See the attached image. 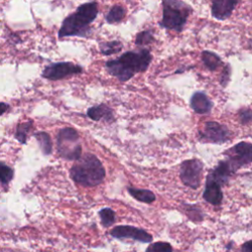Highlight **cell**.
<instances>
[{"label": "cell", "mask_w": 252, "mask_h": 252, "mask_svg": "<svg viewBox=\"0 0 252 252\" xmlns=\"http://www.w3.org/2000/svg\"><path fill=\"white\" fill-rule=\"evenodd\" d=\"M152 61V55L148 49H141L139 51H128L123 53L120 57L108 60L105 67L108 73L121 82L130 80L134 74L144 72L148 69Z\"/></svg>", "instance_id": "cell-1"}, {"label": "cell", "mask_w": 252, "mask_h": 252, "mask_svg": "<svg viewBox=\"0 0 252 252\" xmlns=\"http://www.w3.org/2000/svg\"><path fill=\"white\" fill-rule=\"evenodd\" d=\"M98 13L97 4L95 2L85 3L78 7L74 14L69 15L62 22L58 32V37L65 36H81L86 37L90 32V24L96 18Z\"/></svg>", "instance_id": "cell-2"}, {"label": "cell", "mask_w": 252, "mask_h": 252, "mask_svg": "<svg viewBox=\"0 0 252 252\" xmlns=\"http://www.w3.org/2000/svg\"><path fill=\"white\" fill-rule=\"evenodd\" d=\"M71 178L87 187L99 185L105 177V169L100 160L93 154L81 156L70 169Z\"/></svg>", "instance_id": "cell-3"}, {"label": "cell", "mask_w": 252, "mask_h": 252, "mask_svg": "<svg viewBox=\"0 0 252 252\" xmlns=\"http://www.w3.org/2000/svg\"><path fill=\"white\" fill-rule=\"evenodd\" d=\"M192 12L189 5L180 0H162V20L159 26L166 30L181 32Z\"/></svg>", "instance_id": "cell-4"}, {"label": "cell", "mask_w": 252, "mask_h": 252, "mask_svg": "<svg viewBox=\"0 0 252 252\" xmlns=\"http://www.w3.org/2000/svg\"><path fill=\"white\" fill-rule=\"evenodd\" d=\"M79 134L74 128H63L57 135V150L59 155L67 160H77L82 156V146Z\"/></svg>", "instance_id": "cell-5"}, {"label": "cell", "mask_w": 252, "mask_h": 252, "mask_svg": "<svg viewBox=\"0 0 252 252\" xmlns=\"http://www.w3.org/2000/svg\"><path fill=\"white\" fill-rule=\"evenodd\" d=\"M225 161L235 172L240 167L246 166L252 161V146L247 142H240L224 152Z\"/></svg>", "instance_id": "cell-6"}, {"label": "cell", "mask_w": 252, "mask_h": 252, "mask_svg": "<svg viewBox=\"0 0 252 252\" xmlns=\"http://www.w3.org/2000/svg\"><path fill=\"white\" fill-rule=\"evenodd\" d=\"M204 164L199 159H187L180 165L179 176L182 183L192 189L200 186Z\"/></svg>", "instance_id": "cell-7"}, {"label": "cell", "mask_w": 252, "mask_h": 252, "mask_svg": "<svg viewBox=\"0 0 252 252\" xmlns=\"http://www.w3.org/2000/svg\"><path fill=\"white\" fill-rule=\"evenodd\" d=\"M228 128L216 121H208L202 130L199 131V140L203 143L222 144L229 140Z\"/></svg>", "instance_id": "cell-8"}, {"label": "cell", "mask_w": 252, "mask_h": 252, "mask_svg": "<svg viewBox=\"0 0 252 252\" xmlns=\"http://www.w3.org/2000/svg\"><path fill=\"white\" fill-rule=\"evenodd\" d=\"M83 68L72 62H57L50 64L42 71V77L48 80L56 81L71 75L82 73Z\"/></svg>", "instance_id": "cell-9"}, {"label": "cell", "mask_w": 252, "mask_h": 252, "mask_svg": "<svg viewBox=\"0 0 252 252\" xmlns=\"http://www.w3.org/2000/svg\"><path fill=\"white\" fill-rule=\"evenodd\" d=\"M110 235L114 238H132L134 240L150 243L153 240V236L142 228H138L132 225H117L110 231Z\"/></svg>", "instance_id": "cell-10"}, {"label": "cell", "mask_w": 252, "mask_h": 252, "mask_svg": "<svg viewBox=\"0 0 252 252\" xmlns=\"http://www.w3.org/2000/svg\"><path fill=\"white\" fill-rule=\"evenodd\" d=\"M238 1L239 0H212V16L219 21L226 20L230 17Z\"/></svg>", "instance_id": "cell-11"}, {"label": "cell", "mask_w": 252, "mask_h": 252, "mask_svg": "<svg viewBox=\"0 0 252 252\" xmlns=\"http://www.w3.org/2000/svg\"><path fill=\"white\" fill-rule=\"evenodd\" d=\"M234 172L232 169L229 167L228 163L225 160H221L218 163V165L210 171V173L207 176L208 181H213L220 186H222L227 183L229 177L233 174Z\"/></svg>", "instance_id": "cell-12"}, {"label": "cell", "mask_w": 252, "mask_h": 252, "mask_svg": "<svg viewBox=\"0 0 252 252\" xmlns=\"http://www.w3.org/2000/svg\"><path fill=\"white\" fill-rule=\"evenodd\" d=\"M190 105L192 109L199 114L209 113L213 108V102L203 92H196L193 94L190 99Z\"/></svg>", "instance_id": "cell-13"}, {"label": "cell", "mask_w": 252, "mask_h": 252, "mask_svg": "<svg viewBox=\"0 0 252 252\" xmlns=\"http://www.w3.org/2000/svg\"><path fill=\"white\" fill-rule=\"evenodd\" d=\"M203 198L208 203L219 206L221 204L222 201V192L221 186L213 182V181H206V187L203 193Z\"/></svg>", "instance_id": "cell-14"}, {"label": "cell", "mask_w": 252, "mask_h": 252, "mask_svg": "<svg viewBox=\"0 0 252 252\" xmlns=\"http://www.w3.org/2000/svg\"><path fill=\"white\" fill-rule=\"evenodd\" d=\"M87 115L94 121L104 120L106 122H111L114 119L112 110L106 104L102 103L90 107L87 111Z\"/></svg>", "instance_id": "cell-15"}, {"label": "cell", "mask_w": 252, "mask_h": 252, "mask_svg": "<svg viewBox=\"0 0 252 252\" xmlns=\"http://www.w3.org/2000/svg\"><path fill=\"white\" fill-rule=\"evenodd\" d=\"M128 192L132 197H134L136 200L143 202V203H153L156 200L155 194L151 190L147 189H137V188H128Z\"/></svg>", "instance_id": "cell-16"}, {"label": "cell", "mask_w": 252, "mask_h": 252, "mask_svg": "<svg viewBox=\"0 0 252 252\" xmlns=\"http://www.w3.org/2000/svg\"><path fill=\"white\" fill-rule=\"evenodd\" d=\"M202 60L204 65L210 70L215 71L221 65V59L219 55L212 51L205 50L202 52Z\"/></svg>", "instance_id": "cell-17"}, {"label": "cell", "mask_w": 252, "mask_h": 252, "mask_svg": "<svg viewBox=\"0 0 252 252\" xmlns=\"http://www.w3.org/2000/svg\"><path fill=\"white\" fill-rule=\"evenodd\" d=\"M125 16V9L121 6L115 5L111 7L105 16V20L108 24H115L122 21Z\"/></svg>", "instance_id": "cell-18"}, {"label": "cell", "mask_w": 252, "mask_h": 252, "mask_svg": "<svg viewBox=\"0 0 252 252\" xmlns=\"http://www.w3.org/2000/svg\"><path fill=\"white\" fill-rule=\"evenodd\" d=\"M34 136H35V138H36V140L38 142V145L40 147L41 152L44 155L51 154L52 142H51L50 136L47 133H45V132H38Z\"/></svg>", "instance_id": "cell-19"}, {"label": "cell", "mask_w": 252, "mask_h": 252, "mask_svg": "<svg viewBox=\"0 0 252 252\" xmlns=\"http://www.w3.org/2000/svg\"><path fill=\"white\" fill-rule=\"evenodd\" d=\"M100 52L103 55H112L118 53L122 49V43L118 40H112L108 42H102L99 45Z\"/></svg>", "instance_id": "cell-20"}, {"label": "cell", "mask_w": 252, "mask_h": 252, "mask_svg": "<svg viewBox=\"0 0 252 252\" xmlns=\"http://www.w3.org/2000/svg\"><path fill=\"white\" fill-rule=\"evenodd\" d=\"M32 121H27V122H24V123H21L18 125L15 137L20 143L26 144L28 133L32 129Z\"/></svg>", "instance_id": "cell-21"}, {"label": "cell", "mask_w": 252, "mask_h": 252, "mask_svg": "<svg viewBox=\"0 0 252 252\" xmlns=\"http://www.w3.org/2000/svg\"><path fill=\"white\" fill-rule=\"evenodd\" d=\"M99 218H100V222L103 226L107 227L111 225L115 221V213L112 209L110 208H104L101 209L98 213Z\"/></svg>", "instance_id": "cell-22"}, {"label": "cell", "mask_w": 252, "mask_h": 252, "mask_svg": "<svg viewBox=\"0 0 252 252\" xmlns=\"http://www.w3.org/2000/svg\"><path fill=\"white\" fill-rule=\"evenodd\" d=\"M153 40H154L153 32L152 31H143V32H140L136 35L135 43H136V45L144 46V45L151 43Z\"/></svg>", "instance_id": "cell-23"}, {"label": "cell", "mask_w": 252, "mask_h": 252, "mask_svg": "<svg viewBox=\"0 0 252 252\" xmlns=\"http://www.w3.org/2000/svg\"><path fill=\"white\" fill-rule=\"evenodd\" d=\"M14 175V171L11 167L3 162H0V181L2 184H8Z\"/></svg>", "instance_id": "cell-24"}, {"label": "cell", "mask_w": 252, "mask_h": 252, "mask_svg": "<svg viewBox=\"0 0 252 252\" xmlns=\"http://www.w3.org/2000/svg\"><path fill=\"white\" fill-rule=\"evenodd\" d=\"M146 252H172V246L167 242H155L147 248Z\"/></svg>", "instance_id": "cell-25"}, {"label": "cell", "mask_w": 252, "mask_h": 252, "mask_svg": "<svg viewBox=\"0 0 252 252\" xmlns=\"http://www.w3.org/2000/svg\"><path fill=\"white\" fill-rule=\"evenodd\" d=\"M187 207L188 208L185 209V212L189 219H191L194 221H199L203 220V213L201 212L200 208L196 206H190V205H187Z\"/></svg>", "instance_id": "cell-26"}, {"label": "cell", "mask_w": 252, "mask_h": 252, "mask_svg": "<svg viewBox=\"0 0 252 252\" xmlns=\"http://www.w3.org/2000/svg\"><path fill=\"white\" fill-rule=\"evenodd\" d=\"M229 76H230V67H229V65H225L222 70V73L220 75V82L222 87H225L227 85V83L229 81Z\"/></svg>", "instance_id": "cell-27"}, {"label": "cell", "mask_w": 252, "mask_h": 252, "mask_svg": "<svg viewBox=\"0 0 252 252\" xmlns=\"http://www.w3.org/2000/svg\"><path fill=\"white\" fill-rule=\"evenodd\" d=\"M239 117L242 123H249L251 120V111L249 108H244L241 109L239 112Z\"/></svg>", "instance_id": "cell-28"}, {"label": "cell", "mask_w": 252, "mask_h": 252, "mask_svg": "<svg viewBox=\"0 0 252 252\" xmlns=\"http://www.w3.org/2000/svg\"><path fill=\"white\" fill-rule=\"evenodd\" d=\"M241 252H251V240H248L242 245Z\"/></svg>", "instance_id": "cell-29"}, {"label": "cell", "mask_w": 252, "mask_h": 252, "mask_svg": "<svg viewBox=\"0 0 252 252\" xmlns=\"http://www.w3.org/2000/svg\"><path fill=\"white\" fill-rule=\"evenodd\" d=\"M8 108H9V105L7 103L0 102V115H2L4 112H6Z\"/></svg>", "instance_id": "cell-30"}, {"label": "cell", "mask_w": 252, "mask_h": 252, "mask_svg": "<svg viewBox=\"0 0 252 252\" xmlns=\"http://www.w3.org/2000/svg\"><path fill=\"white\" fill-rule=\"evenodd\" d=\"M231 245H232V242H230V244H229V247H228V245H227V248H228V249H227V251H226V252H229V249H230V246H231Z\"/></svg>", "instance_id": "cell-31"}]
</instances>
